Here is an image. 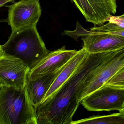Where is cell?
Instances as JSON below:
<instances>
[{"instance_id":"obj_1","label":"cell","mask_w":124,"mask_h":124,"mask_svg":"<svg viewBox=\"0 0 124 124\" xmlns=\"http://www.w3.org/2000/svg\"><path fill=\"white\" fill-rule=\"evenodd\" d=\"M102 53H88L70 78L50 98L35 108L37 124H72L81 103L77 94L99 70Z\"/></svg>"},{"instance_id":"obj_2","label":"cell","mask_w":124,"mask_h":124,"mask_svg":"<svg viewBox=\"0 0 124 124\" xmlns=\"http://www.w3.org/2000/svg\"><path fill=\"white\" fill-rule=\"evenodd\" d=\"M1 47L4 53L20 59L30 70L51 51L46 47L36 26L11 33Z\"/></svg>"},{"instance_id":"obj_3","label":"cell","mask_w":124,"mask_h":124,"mask_svg":"<svg viewBox=\"0 0 124 124\" xmlns=\"http://www.w3.org/2000/svg\"><path fill=\"white\" fill-rule=\"evenodd\" d=\"M0 124H37L35 111L26 85L23 90L1 86Z\"/></svg>"},{"instance_id":"obj_4","label":"cell","mask_w":124,"mask_h":124,"mask_svg":"<svg viewBox=\"0 0 124 124\" xmlns=\"http://www.w3.org/2000/svg\"><path fill=\"white\" fill-rule=\"evenodd\" d=\"M124 67V47L114 51L106 52L99 71L78 92L77 98L79 102L81 103L86 96L104 86Z\"/></svg>"},{"instance_id":"obj_5","label":"cell","mask_w":124,"mask_h":124,"mask_svg":"<svg viewBox=\"0 0 124 124\" xmlns=\"http://www.w3.org/2000/svg\"><path fill=\"white\" fill-rule=\"evenodd\" d=\"M81 104L89 111H119L124 105V88L105 84L82 99Z\"/></svg>"},{"instance_id":"obj_6","label":"cell","mask_w":124,"mask_h":124,"mask_svg":"<svg viewBox=\"0 0 124 124\" xmlns=\"http://www.w3.org/2000/svg\"><path fill=\"white\" fill-rule=\"evenodd\" d=\"M7 22L11 33L36 26L41 15L39 0H20L9 6Z\"/></svg>"},{"instance_id":"obj_7","label":"cell","mask_w":124,"mask_h":124,"mask_svg":"<svg viewBox=\"0 0 124 124\" xmlns=\"http://www.w3.org/2000/svg\"><path fill=\"white\" fill-rule=\"evenodd\" d=\"M30 69L20 59L2 51L0 57V79L2 86L23 90L26 86Z\"/></svg>"},{"instance_id":"obj_8","label":"cell","mask_w":124,"mask_h":124,"mask_svg":"<svg viewBox=\"0 0 124 124\" xmlns=\"http://www.w3.org/2000/svg\"><path fill=\"white\" fill-rule=\"evenodd\" d=\"M86 19L94 25H101L116 12V0H72Z\"/></svg>"},{"instance_id":"obj_9","label":"cell","mask_w":124,"mask_h":124,"mask_svg":"<svg viewBox=\"0 0 124 124\" xmlns=\"http://www.w3.org/2000/svg\"><path fill=\"white\" fill-rule=\"evenodd\" d=\"M76 50H67L63 46L50 52L31 69L27 78L33 80L46 74L54 73L63 67L78 52Z\"/></svg>"},{"instance_id":"obj_10","label":"cell","mask_w":124,"mask_h":124,"mask_svg":"<svg viewBox=\"0 0 124 124\" xmlns=\"http://www.w3.org/2000/svg\"><path fill=\"white\" fill-rule=\"evenodd\" d=\"M82 48L90 54L114 51L124 47V37L109 34L95 33L86 31L82 36Z\"/></svg>"},{"instance_id":"obj_11","label":"cell","mask_w":124,"mask_h":124,"mask_svg":"<svg viewBox=\"0 0 124 124\" xmlns=\"http://www.w3.org/2000/svg\"><path fill=\"white\" fill-rule=\"evenodd\" d=\"M63 67L59 70L46 74L35 80H30L27 77L26 87L34 108L40 104L53 82Z\"/></svg>"},{"instance_id":"obj_12","label":"cell","mask_w":124,"mask_h":124,"mask_svg":"<svg viewBox=\"0 0 124 124\" xmlns=\"http://www.w3.org/2000/svg\"><path fill=\"white\" fill-rule=\"evenodd\" d=\"M87 54L88 52L82 48L63 66L45 95L41 102L50 98L62 86L84 61Z\"/></svg>"},{"instance_id":"obj_13","label":"cell","mask_w":124,"mask_h":124,"mask_svg":"<svg viewBox=\"0 0 124 124\" xmlns=\"http://www.w3.org/2000/svg\"><path fill=\"white\" fill-rule=\"evenodd\" d=\"M124 124V116L120 113L109 115L92 116L87 118L73 121L72 124Z\"/></svg>"},{"instance_id":"obj_14","label":"cell","mask_w":124,"mask_h":124,"mask_svg":"<svg viewBox=\"0 0 124 124\" xmlns=\"http://www.w3.org/2000/svg\"><path fill=\"white\" fill-rule=\"evenodd\" d=\"M90 31L93 33L111 34L124 37V28L121 27L112 22H109L100 27L92 28Z\"/></svg>"},{"instance_id":"obj_15","label":"cell","mask_w":124,"mask_h":124,"mask_svg":"<svg viewBox=\"0 0 124 124\" xmlns=\"http://www.w3.org/2000/svg\"><path fill=\"white\" fill-rule=\"evenodd\" d=\"M105 84L116 88H124V67Z\"/></svg>"},{"instance_id":"obj_16","label":"cell","mask_w":124,"mask_h":124,"mask_svg":"<svg viewBox=\"0 0 124 124\" xmlns=\"http://www.w3.org/2000/svg\"><path fill=\"white\" fill-rule=\"evenodd\" d=\"M108 21L114 23L118 26L124 28V19L120 16L111 15L109 17Z\"/></svg>"},{"instance_id":"obj_17","label":"cell","mask_w":124,"mask_h":124,"mask_svg":"<svg viewBox=\"0 0 124 124\" xmlns=\"http://www.w3.org/2000/svg\"><path fill=\"white\" fill-rule=\"evenodd\" d=\"M9 2V0H0V8L3 6L5 4Z\"/></svg>"},{"instance_id":"obj_18","label":"cell","mask_w":124,"mask_h":124,"mask_svg":"<svg viewBox=\"0 0 124 124\" xmlns=\"http://www.w3.org/2000/svg\"><path fill=\"white\" fill-rule=\"evenodd\" d=\"M1 46H2V45L0 44V57L1 55L2 51H3ZM1 86H2V83H1V81L0 79V89L1 88Z\"/></svg>"},{"instance_id":"obj_19","label":"cell","mask_w":124,"mask_h":124,"mask_svg":"<svg viewBox=\"0 0 124 124\" xmlns=\"http://www.w3.org/2000/svg\"><path fill=\"white\" fill-rule=\"evenodd\" d=\"M119 113L124 116V105L122 109L119 111Z\"/></svg>"},{"instance_id":"obj_20","label":"cell","mask_w":124,"mask_h":124,"mask_svg":"<svg viewBox=\"0 0 124 124\" xmlns=\"http://www.w3.org/2000/svg\"><path fill=\"white\" fill-rule=\"evenodd\" d=\"M6 19L0 20V23L4 22H6Z\"/></svg>"},{"instance_id":"obj_21","label":"cell","mask_w":124,"mask_h":124,"mask_svg":"<svg viewBox=\"0 0 124 124\" xmlns=\"http://www.w3.org/2000/svg\"><path fill=\"white\" fill-rule=\"evenodd\" d=\"M15 0H9V3H14L15 2Z\"/></svg>"},{"instance_id":"obj_22","label":"cell","mask_w":124,"mask_h":124,"mask_svg":"<svg viewBox=\"0 0 124 124\" xmlns=\"http://www.w3.org/2000/svg\"><path fill=\"white\" fill-rule=\"evenodd\" d=\"M120 17H122V18H123V19H124V14L122 15H120Z\"/></svg>"}]
</instances>
